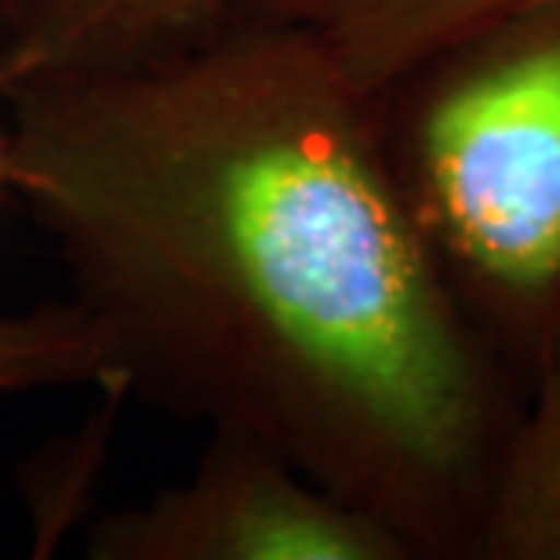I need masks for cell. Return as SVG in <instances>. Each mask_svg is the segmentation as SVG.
<instances>
[{"mask_svg": "<svg viewBox=\"0 0 560 560\" xmlns=\"http://www.w3.org/2000/svg\"><path fill=\"white\" fill-rule=\"evenodd\" d=\"M469 560H560V346L502 441Z\"/></svg>", "mask_w": 560, "mask_h": 560, "instance_id": "cell-6", "label": "cell"}, {"mask_svg": "<svg viewBox=\"0 0 560 560\" xmlns=\"http://www.w3.org/2000/svg\"><path fill=\"white\" fill-rule=\"evenodd\" d=\"M542 4L560 0H237L233 15L306 30L346 81L378 95L433 51Z\"/></svg>", "mask_w": 560, "mask_h": 560, "instance_id": "cell-5", "label": "cell"}, {"mask_svg": "<svg viewBox=\"0 0 560 560\" xmlns=\"http://www.w3.org/2000/svg\"><path fill=\"white\" fill-rule=\"evenodd\" d=\"M11 194L8 189V136H0V197Z\"/></svg>", "mask_w": 560, "mask_h": 560, "instance_id": "cell-9", "label": "cell"}, {"mask_svg": "<svg viewBox=\"0 0 560 560\" xmlns=\"http://www.w3.org/2000/svg\"><path fill=\"white\" fill-rule=\"evenodd\" d=\"M95 560H416L372 513L331 495L273 447L211 433L197 466L139 506L92 521Z\"/></svg>", "mask_w": 560, "mask_h": 560, "instance_id": "cell-3", "label": "cell"}, {"mask_svg": "<svg viewBox=\"0 0 560 560\" xmlns=\"http://www.w3.org/2000/svg\"><path fill=\"white\" fill-rule=\"evenodd\" d=\"M4 103L8 189L106 383L273 447L416 560H469L524 389L436 270L375 95L306 30L230 15Z\"/></svg>", "mask_w": 560, "mask_h": 560, "instance_id": "cell-1", "label": "cell"}, {"mask_svg": "<svg viewBox=\"0 0 560 560\" xmlns=\"http://www.w3.org/2000/svg\"><path fill=\"white\" fill-rule=\"evenodd\" d=\"M117 408L114 416H98L92 425H81L84 433L59 436L44 452L30 458V474L22 480V495L30 506V528L33 546L44 557V546L66 539L73 524L88 521L92 491L98 480V469L106 466V447L114 436Z\"/></svg>", "mask_w": 560, "mask_h": 560, "instance_id": "cell-8", "label": "cell"}, {"mask_svg": "<svg viewBox=\"0 0 560 560\" xmlns=\"http://www.w3.org/2000/svg\"><path fill=\"white\" fill-rule=\"evenodd\" d=\"M237 0H0V98L22 84L178 51Z\"/></svg>", "mask_w": 560, "mask_h": 560, "instance_id": "cell-4", "label": "cell"}, {"mask_svg": "<svg viewBox=\"0 0 560 560\" xmlns=\"http://www.w3.org/2000/svg\"><path fill=\"white\" fill-rule=\"evenodd\" d=\"M375 106L444 284L528 389L560 346V4L433 51Z\"/></svg>", "mask_w": 560, "mask_h": 560, "instance_id": "cell-2", "label": "cell"}, {"mask_svg": "<svg viewBox=\"0 0 560 560\" xmlns=\"http://www.w3.org/2000/svg\"><path fill=\"white\" fill-rule=\"evenodd\" d=\"M106 378L109 353L103 335L70 299L0 310V397L103 386Z\"/></svg>", "mask_w": 560, "mask_h": 560, "instance_id": "cell-7", "label": "cell"}]
</instances>
